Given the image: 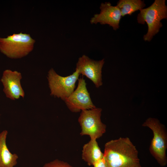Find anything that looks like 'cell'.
Returning a JSON list of instances; mask_svg holds the SVG:
<instances>
[{
    "label": "cell",
    "instance_id": "obj_1",
    "mask_svg": "<svg viewBox=\"0 0 167 167\" xmlns=\"http://www.w3.org/2000/svg\"><path fill=\"white\" fill-rule=\"evenodd\" d=\"M138 151L128 137H120L106 143L104 157L108 167H142Z\"/></svg>",
    "mask_w": 167,
    "mask_h": 167
},
{
    "label": "cell",
    "instance_id": "obj_2",
    "mask_svg": "<svg viewBox=\"0 0 167 167\" xmlns=\"http://www.w3.org/2000/svg\"><path fill=\"white\" fill-rule=\"evenodd\" d=\"M137 20L140 24L146 22L148 26L147 33L143 37L145 41H150L157 34L162 24L161 20L167 18V7L165 0H155L149 7L140 10Z\"/></svg>",
    "mask_w": 167,
    "mask_h": 167
},
{
    "label": "cell",
    "instance_id": "obj_3",
    "mask_svg": "<svg viewBox=\"0 0 167 167\" xmlns=\"http://www.w3.org/2000/svg\"><path fill=\"white\" fill-rule=\"evenodd\" d=\"M35 42L29 34L14 33L6 38L0 37V51L10 58H21L33 50Z\"/></svg>",
    "mask_w": 167,
    "mask_h": 167
},
{
    "label": "cell",
    "instance_id": "obj_4",
    "mask_svg": "<svg viewBox=\"0 0 167 167\" xmlns=\"http://www.w3.org/2000/svg\"><path fill=\"white\" fill-rule=\"evenodd\" d=\"M142 126L149 127L153 133L149 148L151 154L161 166H165L167 163V133L165 126L158 119L152 118H148Z\"/></svg>",
    "mask_w": 167,
    "mask_h": 167
},
{
    "label": "cell",
    "instance_id": "obj_5",
    "mask_svg": "<svg viewBox=\"0 0 167 167\" xmlns=\"http://www.w3.org/2000/svg\"><path fill=\"white\" fill-rule=\"evenodd\" d=\"M102 109L96 107L81 111L78 118L81 127L80 135H88L91 139H99L106 131V125L101 120Z\"/></svg>",
    "mask_w": 167,
    "mask_h": 167
},
{
    "label": "cell",
    "instance_id": "obj_6",
    "mask_svg": "<svg viewBox=\"0 0 167 167\" xmlns=\"http://www.w3.org/2000/svg\"><path fill=\"white\" fill-rule=\"evenodd\" d=\"M79 75L75 70L71 75L63 77L57 74L53 68L51 69L48 77L51 95L64 101L74 91L75 84Z\"/></svg>",
    "mask_w": 167,
    "mask_h": 167
},
{
    "label": "cell",
    "instance_id": "obj_7",
    "mask_svg": "<svg viewBox=\"0 0 167 167\" xmlns=\"http://www.w3.org/2000/svg\"><path fill=\"white\" fill-rule=\"evenodd\" d=\"M78 81L76 89L64 101L69 109L75 113L96 107L92 101L83 77H80Z\"/></svg>",
    "mask_w": 167,
    "mask_h": 167
},
{
    "label": "cell",
    "instance_id": "obj_8",
    "mask_svg": "<svg viewBox=\"0 0 167 167\" xmlns=\"http://www.w3.org/2000/svg\"><path fill=\"white\" fill-rule=\"evenodd\" d=\"M104 63V59L95 61L84 55L79 58L75 70L80 75L81 74L91 80L98 88L102 85V69Z\"/></svg>",
    "mask_w": 167,
    "mask_h": 167
},
{
    "label": "cell",
    "instance_id": "obj_9",
    "mask_svg": "<svg viewBox=\"0 0 167 167\" xmlns=\"http://www.w3.org/2000/svg\"><path fill=\"white\" fill-rule=\"evenodd\" d=\"M99 14H95L90 21L91 24H107L111 26L113 30L119 27V24L122 18L120 11L117 6H113L109 2L101 4Z\"/></svg>",
    "mask_w": 167,
    "mask_h": 167
},
{
    "label": "cell",
    "instance_id": "obj_10",
    "mask_svg": "<svg viewBox=\"0 0 167 167\" xmlns=\"http://www.w3.org/2000/svg\"><path fill=\"white\" fill-rule=\"evenodd\" d=\"M21 74L16 71L6 70L4 71L1 79L3 91L6 96L12 100L24 97V92L21 85Z\"/></svg>",
    "mask_w": 167,
    "mask_h": 167
},
{
    "label": "cell",
    "instance_id": "obj_11",
    "mask_svg": "<svg viewBox=\"0 0 167 167\" xmlns=\"http://www.w3.org/2000/svg\"><path fill=\"white\" fill-rule=\"evenodd\" d=\"M7 134L6 130L0 133V167H14L17 164L18 156L11 153L6 145Z\"/></svg>",
    "mask_w": 167,
    "mask_h": 167
},
{
    "label": "cell",
    "instance_id": "obj_12",
    "mask_svg": "<svg viewBox=\"0 0 167 167\" xmlns=\"http://www.w3.org/2000/svg\"><path fill=\"white\" fill-rule=\"evenodd\" d=\"M104 157L96 139H91L83 146L82 157L88 165H93Z\"/></svg>",
    "mask_w": 167,
    "mask_h": 167
},
{
    "label": "cell",
    "instance_id": "obj_13",
    "mask_svg": "<svg viewBox=\"0 0 167 167\" xmlns=\"http://www.w3.org/2000/svg\"><path fill=\"white\" fill-rule=\"evenodd\" d=\"M144 1L141 0H120L117 6L120 10L122 16L131 15L133 13L144 7Z\"/></svg>",
    "mask_w": 167,
    "mask_h": 167
},
{
    "label": "cell",
    "instance_id": "obj_14",
    "mask_svg": "<svg viewBox=\"0 0 167 167\" xmlns=\"http://www.w3.org/2000/svg\"><path fill=\"white\" fill-rule=\"evenodd\" d=\"M42 167H74L66 162L55 159L45 163Z\"/></svg>",
    "mask_w": 167,
    "mask_h": 167
},
{
    "label": "cell",
    "instance_id": "obj_15",
    "mask_svg": "<svg viewBox=\"0 0 167 167\" xmlns=\"http://www.w3.org/2000/svg\"><path fill=\"white\" fill-rule=\"evenodd\" d=\"M93 165V167H108L107 162L104 157L94 163Z\"/></svg>",
    "mask_w": 167,
    "mask_h": 167
}]
</instances>
